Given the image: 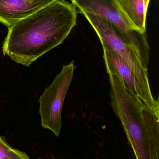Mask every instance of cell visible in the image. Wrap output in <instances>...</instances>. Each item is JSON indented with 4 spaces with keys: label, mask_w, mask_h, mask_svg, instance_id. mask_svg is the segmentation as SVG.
<instances>
[{
    "label": "cell",
    "mask_w": 159,
    "mask_h": 159,
    "mask_svg": "<svg viewBox=\"0 0 159 159\" xmlns=\"http://www.w3.org/2000/svg\"><path fill=\"white\" fill-rule=\"evenodd\" d=\"M72 3L56 0L9 27L2 52L17 64L29 67L62 44L77 24Z\"/></svg>",
    "instance_id": "1"
},
{
    "label": "cell",
    "mask_w": 159,
    "mask_h": 159,
    "mask_svg": "<svg viewBox=\"0 0 159 159\" xmlns=\"http://www.w3.org/2000/svg\"><path fill=\"white\" fill-rule=\"evenodd\" d=\"M111 106L137 159H159V113L148 107L114 74H108Z\"/></svg>",
    "instance_id": "2"
},
{
    "label": "cell",
    "mask_w": 159,
    "mask_h": 159,
    "mask_svg": "<svg viewBox=\"0 0 159 159\" xmlns=\"http://www.w3.org/2000/svg\"><path fill=\"white\" fill-rule=\"evenodd\" d=\"M78 11L98 16L111 23L131 45L148 67L150 47L146 33L136 29L118 7L115 0H70Z\"/></svg>",
    "instance_id": "3"
},
{
    "label": "cell",
    "mask_w": 159,
    "mask_h": 159,
    "mask_svg": "<svg viewBox=\"0 0 159 159\" xmlns=\"http://www.w3.org/2000/svg\"><path fill=\"white\" fill-rule=\"evenodd\" d=\"M74 61L64 65L62 70L44 90L39 99L41 125L59 136L62 128V112L68 91L72 82Z\"/></svg>",
    "instance_id": "4"
},
{
    "label": "cell",
    "mask_w": 159,
    "mask_h": 159,
    "mask_svg": "<svg viewBox=\"0 0 159 159\" xmlns=\"http://www.w3.org/2000/svg\"><path fill=\"white\" fill-rule=\"evenodd\" d=\"M82 14L91 24L101 41L117 53L129 66L139 80L151 90L148 69L135 51L119 31L110 22L98 16L86 12Z\"/></svg>",
    "instance_id": "5"
},
{
    "label": "cell",
    "mask_w": 159,
    "mask_h": 159,
    "mask_svg": "<svg viewBox=\"0 0 159 159\" xmlns=\"http://www.w3.org/2000/svg\"><path fill=\"white\" fill-rule=\"evenodd\" d=\"M102 45L107 74H115L126 89L137 95L148 107L159 113V100H155L151 90L146 88L140 83L129 66L117 53L106 45Z\"/></svg>",
    "instance_id": "6"
},
{
    "label": "cell",
    "mask_w": 159,
    "mask_h": 159,
    "mask_svg": "<svg viewBox=\"0 0 159 159\" xmlns=\"http://www.w3.org/2000/svg\"><path fill=\"white\" fill-rule=\"evenodd\" d=\"M56 0H0V23L10 27Z\"/></svg>",
    "instance_id": "7"
},
{
    "label": "cell",
    "mask_w": 159,
    "mask_h": 159,
    "mask_svg": "<svg viewBox=\"0 0 159 159\" xmlns=\"http://www.w3.org/2000/svg\"><path fill=\"white\" fill-rule=\"evenodd\" d=\"M150 0H115L128 21L142 33H146L147 11Z\"/></svg>",
    "instance_id": "8"
},
{
    "label": "cell",
    "mask_w": 159,
    "mask_h": 159,
    "mask_svg": "<svg viewBox=\"0 0 159 159\" xmlns=\"http://www.w3.org/2000/svg\"><path fill=\"white\" fill-rule=\"evenodd\" d=\"M26 153L11 146L5 138L0 135V159H29Z\"/></svg>",
    "instance_id": "9"
}]
</instances>
